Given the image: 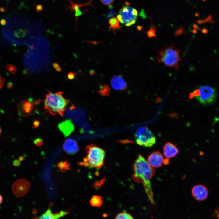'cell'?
Listing matches in <instances>:
<instances>
[{"label": "cell", "mask_w": 219, "mask_h": 219, "mask_svg": "<svg viewBox=\"0 0 219 219\" xmlns=\"http://www.w3.org/2000/svg\"><path fill=\"white\" fill-rule=\"evenodd\" d=\"M90 204L93 207H100L103 203L102 197L97 195H93L90 201Z\"/></svg>", "instance_id": "d6986e66"}, {"label": "cell", "mask_w": 219, "mask_h": 219, "mask_svg": "<svg viewBox=\"0 0 219 219\" xmlns=\"http://www.w3.org/2000/svg\"><path fill=\"white\" fill-rule=\"evenodd\" d=\"M191 192L193 197L199 201L206 199L208 195V191L207 187L201 184L194 186L192 189Z\"/></svg>", "instance_id": "30bf717a"}, {"label": "cell", "mask_w": 219, "mask_h": 219, "mask_svg": "<svg viewBox=\"0 0 219 219\" xmlns=\"http://www.w3.org/2000/svg\"><path fill=\"white\" fill-rule=\"evenodd\" d=\"M8 87L9 88H11L12 86V83H9L7 85Z\"/></svg>", "instance_id": "74e56055"}, {"label": "cell", "mask_w": 219, "mask_h": 219, "mask_svg": "<svg viewBox=\"0 0 219 219\" xmlns=\"http://www.w3.org/2000/svg\"><path fill=\"white\" fill-rule=\"evenodd\" d=\"M103 5L109 6L111 5L114 2V0H99Z\"/></svg>", "instance_id": "484cf974"}, {"label": "cell", "mask_w": 219, "mask_h": 219, "mask_svg": "<svg viewBox=\"0 0 219 219\" xmlns=\"http://www.w3.org/2000/svg\"><path fill=\"white\" fill-rule=\"evenodd\" d=\"M69 103L63 96L62 92H49L44 100L45 108L51 114H57L63 116Z\"/></svg>", "instance_id": "7a4b0ae2"}, {"label": "cell", "mask_w": 219, "mask_h": 219, "mask_svg": "<svg viewBox=\"0 0 219 219\" xmlns=\"http://www.w3.org/2000/svg\"><path fill=\"white\" fill-rule=\"evenodd\" d=\"M212 20V17L211 15L209 16L205 19L202 20H198L197 21V22L199 24H201L205 23L207 22L211 21Z\"/></svg>", "instance_id": "d4e9b609"}, {"label": "cell", "mask_w": 219, "mask_h": 219, "mask_svg": "<svg viewBox=\"0 0 219 219\" xmlns=\"http://www.w3.org/2000/svg\"><path fill=\"white\" fill-rule=\"evenodd\" d=\"M75 75V73L73 72H70L68 73L67 75L68 78L70 80L73 79Z\"/></svg>", "instance_id": "4316f807"}, {"label": "cell", "mask_w": 219, "mask_h": 219, "mask_svg": "<svg viewBox=\"0 0 219 219\" xmlns=\"http://www.w3.org/2000/svg\"><path fill=\"white\" fill-rule=\"evenodd\" d=\"M155 26L152 23L151 29L149 31L147 32L146 33L149 37L151 38V37L156 36V35L155 34Z\"/></svg>", "instance_id": "7402d4cb"}, {"label": "cell", "mask_w": 219, "mask_h": 219, "mask_svg": "<svg viewBox=\"0 0 219 219\" xmlns=\"http://www.w3.org/2000/svg\"><path fill=\"white\" fill-rule=\"evenodd\" d=\"M2 133V129L0 127V137Z\"/></svg>", "instance_id": "60d3db41"}, {"label": "cell", "mask_w": 219, "mask_h": 219, "mask_svg": "<svg viewBox=\"0 0 219 219\" xmlns=\"http://www.w3.org/2000/svg\"><path fill=\"white\" fill-rule=\"evenodd\" d=\"M24 158L23 156H21L19 157V161L20 162V161H22L24 159Z\"/></svg>", "instance_id": "8d00e7d4"}, {"label": "cell", "mask_w": 219, "mask_h": 219, "mask_svg": "<svg viewBox=\"0 0 219 219\" xmlns=\"http://www.w3.org/2000/svg\"><path fill=\"white\" fill-rule=\"evenodd\" d=\"M164 158L162 154L158 151L153 152L149 156L148 162L153 168L161 167L163 164Z\"/></svg>", "instance_id": "8fae6325"}, {"label": "cell", "mask_w": 219, "mask_h": 219, "mask_svg": "<svg viewBox=\"0 0 219 219\" xmlns=\"http://www.w3.org/2000/svg\"><path fill=\"white\" fill-rule=\"evenodd\" d=\"M134 180L137 182L142 183L145 192L151 203L155 202L151 185V180L155 171L148 164L147 161L141 155H139L133 165Z\"/></svg>", "instance_id": "6da1fadb"}, {"label": "cell", "mask_w": 219, "mask_h": 219, "mask_svg": "<svg viewBox=\"0 0 219 219\" xmlns=\"http://www.w3.org/2000/svg\"><path fill=\"white\" fill-rule=\"evenodd\" d=\"M13 164L15 166H19L20 165V161H19V160H16L14 161Z\"/></svg>", "instance_id": "f1b7e54d"}, {"label": "cell", "mask_w": 219, "mask_h": 219, "mask_svg": "<svg viewBox=\"0 0 219 219\" xmlns=\"http://www.w3.org/2000/svg\"><path fill=\"white\" fill-rule=\"evenodd\" d=\"M30 189L29 182L26 179H19L12 184L11 190L14 195L17 197H21L26 194Z\"/></svg>", "instance_id": "9c48e42d"}, {"label": "cell", "mask_w": 219, "mask_h": 219, "mask_svg": "<svg viewBox=\"0 0 219 219\" xmlns=\"http://www.w3.org/2000/svg\"><path fill=\"white\" fill-rule=\"evenodd\" d=\"M216 93L213 88L207 85L201 86L190 93V98L194 97L202 104L205 105L214 102Z\"/></svg>", "instance_id": "5b68a950"}, {"label": "cell", "mask_w": 219, "mask_h": 219, "mask_svg": "<svg viewBox=\"0 0 219 219\" xmlns=\"http://www.w3.org/2000/svg\"><path fill=\"white\" fill-rule=\"evenodd\" d=\"M6 68L8 71L13 74H15L17 71V68L16 66L12 64H7Z\"/></svg>", "instance_id": "603a6c76"}, {"label": "cell", "mask_w": 219, "mask_h": 219, "mask_svg": "<svg viewBox=\"0 0 219 219\" xmlns=\"http://www.w3.org/2000/svg\"><path fill=\"white\" fill-rule=\"evenodd\" d=\"M138 15L137 11L135 9L128 5L123 6L119 10L117 18L126 26H129L134 24Z\"/></svg>", "instance_id": "52a82bcc"}, {"label": "cell", "mask_w": 219, "mask_h": 219, "mask_svg": "<svg viewBox=\"0 0 219 219\" xmlns=\"http://www.w3.org/2000/svg\"><path fill=\"white\" fill-rule=\"evenodd\" d=\"M58 127L65 137L69 136L74 129V125L69 120H67L60 123Z\"/></svg>", "instance_id": "e0dca14e"}, {"label": "cell", "mask_w": 219, "mask_h": 219, "mask_svg": "<svg viewBox=\"0 0 219 219\" xmlns=\"http://www.w3.org/2000/svg\"><path fill=\"white\" fill-rule=\"evenodd\" d=\"M70 165V164L68 161L65 160L59 162L57 164V166L62 172H64L67 170H71L69 167Z\"/></svg>", "instance_id": "ffe728a7"}, {"label": "cell", "mask_w": 219, "mask_h": 219, "mask_svg": "<svg viewBox=\"0 0 219 219\" xmlns=\"http://www.w3.org/2000/svg\"><path fill=\"white\" fill-rule=\"evenodd\" d=\"M169 163V158L164 159L163 163L165 165H168Z\"/></svg>", "instance_id": "4dcf8cb0"}, {"label": "cell", "mask_w": 219, "mask_h": 219, "mask_svg": "<svg viewBox=\"0 0 219 219\" xmlns=\"http://www.w3.org/2000/svg\"><path fill=\"white\" fill-rule=\"evenodd\" d=\"M51 207L41 215L33 217L32 219H59L68 214L69 210L66 211L61 210L53 213L50 208Z\"/></svg>", "instance_id": "7c38bea8"}, {"label": "cell", "mask_w": 219, "mask_h": 219, "mask_svg": "<svg viewBox=\"0 0 219 219\" xmlns=\"http://www.w3.org/2000/svg\"><path fill=\"white\" fill-rule=\"evenodd\" d=\"M59 66V64L56 62H54L52 64V66L54 69L56 68Z\"/></svg>", "instance_id": "1f68e13d"}, {"label": "cell", "mask_w": 219, "mask_h": 219, "mask_svg": "<svg viewBox=\"0 0 219 219\" xmlns=\"http://www.w3.org/2000/svg\"><path fill=\"white\" fill-rule=\"evenodd\" d=\"M202 0L203 1H205L206 0Z\"/></svg>", "instance_id": "b9f144b4"}, {"label": "cell", "mask_w": 219, "mask_h": 219, "mask_svg": "<svg viewBox=\"0 0 219 219\" xmlns=\"http://www.w3.org/2000/svg\"><path fill=\"white\" fill-rule=\"evenodd\" d=\"M55 69L57 71L59 72H61L62 71V68L60 65Z\"/></svg>", "instance_id": "d6a6232c"}, {"label": "cell", "mask_w": 219, "mask_h": 219, "mask_svg": "<svg viewBox=\"0 0 219 219\" xmlns=\"http://www.w3.org/2000/svg\"><path fill=\"white\" fill-rule=\"evenodd\" d=\"M39 100H33L32 98L23 100L18 104V109L19 115L23 117H26L34 114L37 112Z\"/></svg>", "instance_id": "ba28073f"}, {"label": "cell", "mask_w": 219, "mask_h": 219, "mask_svg": "<svg viewBox=\"0 0 219 219\" xmlns=\"http://www.w3.org/2000/svg\"><path fill=\"white\" fill-rule=\"evenodd\" d=\"M68 0L70 2V5L68 6L66 9L67 10L69 9L71 12H74L76 19H77V18L78 17L81 15L82 14V12L80 9L81 7L88 6L94 7L92 4V2L94 0H89L85 3L80 4L75 3L71 0Z\"/></svg>", "instance_id": "4fadbf2b"}, {"label": "cell", "mask_w": 219, "mask_h": 219, "mask_svg": "<svg viewBox=\"0 0 219 219\" xmlns=\"http://www.w3.org/2000/svg\"><path fill=\"white\" fill-rule=\"evenodd\" d=\"M43 140L40 138H37L34 141V144L37 146L40 147L43 144Z\"/></svg>", "instance_id": "cb8c5ba5"}, {"label": "cell", "mask_w": 219, "mask_h": 219, "mask_svg": "<svg viewBox=\"0 0 219 219\" xmlns=\"http://www.w3.org/2000/svg\"><path fill=\"white\" fill-rule=\"evenodd\" d=\"M135 137L137 144L144 147H152L156 142L154 134L146 127H142L138 129L135 132Z\"/></svg>", "instance_id": "8992f818"}, {"label": "cell", "mask_w": 219, "mask_h": 219, "mask_svg": "<svg viewBox=\"0 0 219 219\" xmlns=\"http://www.w3.org/2000/svg\"><path fill=\"white\" fill-rule=\"evenodd\" d=\"M64 151L67 153L73 155L79 150V148L77 142L74 139L69 138L66 139L63 145Z\"/></svg>", "instance_id": "5bb4252c"}, {"label": "cell", "mask_w": 219, "mask_h": 219, "mask_svg": "<svg viewBox=\"0 0 219 219\" xmlns=\"http://www.w3.org/2000/svg\"><path fill=\"white\" fill-rule=\"evenodd\" d=\"M140 15L144 19L146 18V14L144 13V10H143L141 11V12L140 13Z\"/></svg>", "instance_id": "f546056e"}, {"label": "cell", "mask_w": 219, "mask_h": 219, "mask_svg": "<svg viewBox=\"0 0 219 219\" xmlns=\"http://www.w3.org/2000/svg\"><path fill=\"white\" fill-rule=\"evenodd\" d=\"M202 32L204 33H207V30L205 28H204L202 30Z\"/></svg>", "instance_id": "d590c367"}, {"label": "cell", "mask_w": 219, "mask_h": 219, "mask_svg": "<svg viewBox=\"0 0 219 219\" xmlns=\"http://www.w3.org/2000/svg\"><path fill=\"white\" fill-rule=\"evenodd\" d=\"M142 27L141 26H137V29L139 31L141 30Z\"/></svg>", "instance_id": "ab89813d"}, {"label": "cell", "mask_w": 219, "mask_h": 219, "mask_svg": "<svg viewBox=\"0 0 219 219\" xmlns=\"http://www.w3.org/2000/svg\"><path fill=\"white\" fill-rule=\"evenodd\" d=\"M3 198L1 194L0 193V205L3 202Z\"/></svg>", "instance_id": "e575fe53"}, {"label": "cell", "mask_w": 219, "mask_h": 219, "mask_svg": "<svg viewBox=\"0 0 219 219\" xmlns=\"http://www.w3.org/2000/svg\"><path fill=\"white\" fill-rule=\"evenodd\" d=\"M163 155L168 158L175 157L179 152L176 146L170 142L166 143L163 146Z\"/></svg>", "instance_id": "9a60e30c"}, {"label": "cell", "mask_w": 219, "mask_h": 219, "mask_svg": "<svg viewBox=\"0 0 219 219\" xmlns=\"http://www.w3.org/2000/svg\"><path fill=\"white\" fill-rule=\"evenodd\" d=\"M157 62L165 65L177 70L180 59V50L173 45L165 46L164 49L158 51L156 58Z\"/></svg>", "instance_id": "277c9868"}, {"label": "cell", "mask_w": 219, "mask_h": 219, "mask_svg": "<svg viewBox=\"0 0 219 219\" xmlns=\"http://www.w3.org/2000/svg\"><path fill=\"white\" fill-rule=\"evenodd\" d=\"M109 23L110 26L109 30H112L113 33H115V31L116 30H120V25L119 21L116 17H113L109 20Z\"/></svg>", "instance_id": "ac0fdd59"}, {"label": "cell", "mask_w": 219, "mask_h": 219, "mask_svg": "<svg viewBox=\"0 0 219 219\" xmlns=\"http://www.w3.org/2000/svg\"><path fill=\"white\" fill-rule=\"evenodd\" d=\"M115 219H133V218L129 213L123 212L118 214Z\"/></svg>", "instance_id": "44dd1931"}, {"label": "cell", "mask_w": 219, "mask_h": 219, "mask_svg": "<svg viewBox=\"0 0 219 219\" xmlns=\"http://www.w3.org/2000/svg\"><path fill=\"white\" fill-rule=\"evenodd\" d=\"M0 23L2 25H4L6 24V21L5 20H2L0 21Z\"/></svg>", "instance_id": "836d02e7"}, {"label": "cell", "mask_w": 219, "mask_h": 219, "mask_svg": "<svg viewBox=\"0 0 219 219\" xmlns=\"http://www.w3.org/2000/svg\"><path fill=\"white\" fill-rule=\"evenodd\" d=\"M39 123L38 122L36 121L34 123V125L35 126V127H36L37 125H39Z\"/></svg>", "instance_id": "f35d334b"}, {"label": "cell", "mask_w": 219, "mask_h": 219, "mask_svg": "<svg viewBox=\"0 0 219 219\" xmlns=\"http://www.w3.org/2000/svg\"><path fill=\"white\" fill-rule=\"evenodd\" d=\"M87 155L82 162L78 163L80 165L91 168H100L103 165L105 152L103 149L94 144L87 146L85 149Z\"/></svg>", "instance_id": "3957f363"}, {"label": "cell", "mask_w": 219, "mask_h": 219, "mask_svg": "<svg viewBox=\"0 0 219 219\" xmlns=\"http://www.w3.org/2000/svg\"><path fill=\"white\" fill-rule=\"evenodd\" d=\"M110 84L113 89L117 90H124L127 85L126 82L120 75L113 76L111 80Z\"/></svg>", "instance_id": "2e32d148"}, {"label": "cell", "mask_w": 219, "mask_h": 219, "mask_svg": "<svg viewBox=\"0 0 219 219\" xmlns=\"http://www.w3.org/2000/svg\"><path fill=\"white\" fill-rule=\"evenodd\" d=\"M5 79L0 76V90L2 88L4 83Z\"/></svg>", "instance_id": "83f0119b"}]
</instances>
